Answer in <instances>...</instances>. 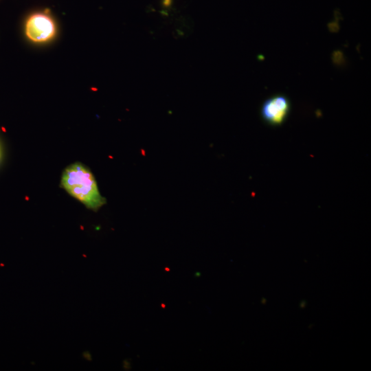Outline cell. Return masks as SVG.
I'll return each mask as SVG.
<instances>
[{
	"label": "cell",
	"instance_id": "7a4b0ae2",
	"mask_svg": "<svg viewBox=\"0 0 371 371\" xmlns=\"http://www.w3.org/2000/svg\"><path fill=\"white\" fill-rule=\"evenodd\" d=\"M57 32L54 20L46 13L31 14L25 23V34L34 43H45L52 41Z\"/></svg>",
	"mask_w": 371,
	"mask_h": 371
},
{
	"label": "cell",
	"instance_id": "6da1fadb",
	"mask_svg": "<svg viewBox=\"0 0 371 371\" xmlns=\"http://www.w3.org/2000/svg\"><path fill=\"white\" fill-rule=\"evenodd\" d=\"M61 186L89 209L96 211L106 203L93 174L81 163L72 164L65 168Z\"/></svg>",
	"mask_w": 371,
	"mask_h": 371
},
{
	"label": "cell",
	"instance_id": "3957f363",
	"mask_svg": "<svg viewBox=\"0 0 371 371\" xmlns=\"http://www.w3.org/2000/svg\"><path fill=\"white\" fill-rule=\"evenodd\" d=\"M290 109V102L285 95H275L264 102L261 108V115L267 124L278 126L285 121Z\"/></svg>",
	"mask_w": 371,
	"mask_h": 371
}]
</instances>
